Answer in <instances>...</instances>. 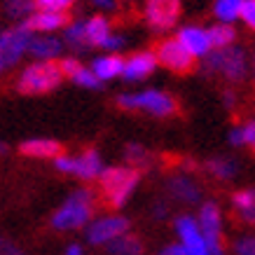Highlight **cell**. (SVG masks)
Listing matches in <instances>:
<instances>
[{"label":"cell","instance_id":"obj_14","mask_svg":"<svg viewBox=\"0 0 255 255\" xmlns=\"http://www.w3.org/2000/svg\"><path fill=\"white\" fill-rule=\"evenodd\" d=\"M176 40L180 45L185 47L187 52L194 56V59H206V56L213 52V47H211V40H209V33L206 28H201V26H194V23H187L183 26L180 31H178Z\"/></svg>","mask_w":255,"mask_h":255},{"label":"cell","instance_id":"obj_19","mask_svg":"<svg viewBox=\"0 0 255 255\" xmlns=\"http://www.w3.org/2000/svg\"><path fill=\"white\" fill-rule=\"evenodd\" d=\"M82 33H85V47L92 49V47H101V42L113 33V26H110V19L103 14H94L82 19Z\"/></svg>","mask_w":255,"mask_h":255},{"label":"cell","instance_id":"obj_6","mask_svg":"<svg viewBox=\"0 0 255 255\" xmlns=\"http://www.w3.org/2000/svg\"><path fill=\"white\" fill-rule=\"evenodd\" d=\"M54 162V169L59 173H66V176H75L80 180H96L103 171V159H101V152L96 147H87L80 155H66L61 152L59 157L52 159Z\"/></svg>","mask_w":255,"mask_h":255},{"label":"cell","instance_id":"obj_29","mask_svg":"<svg viewBox=\"0 0 255 255\" xmlns=\"http://www.w3.org/2000/svg\"><path fill=\"white\" fill-rule=\"evenodd\" d=\"M70 80L78 87H82V89H101V87H103V82H101V80L94 75V70L87 68V66H80V70Z\"/></svg>","mask_w":255,"mask_h":255},{"label":"cell","instance_id":"obj_34","mask_svg":"<svg viewBox=\"0 0 255 255\" xmlns=\"http://www.w3.org/2000/svg\"><path fill=\"white\" fill-rule=\"evenodd\" d=\"M234 251L237 255H255V237H241L234 244Z\"/></svg>","mask_w":255,"mask_h":255},{"label":"cell","instance_id":"obj_24","mask_svg":"<svg viewBox=\"0 0 255 255\" xmlns=\"http://www.w3.org/2000/svg\"><path fill=\"white\" fill-rule=\"evenodd\" d=\"M209 33V40H211V47L213 49H223V47H230V45H237V28L234 23H213L206 28Z\"/></svg>","mask_w":255,"mask_h":255},{"label":"cell","instance_id":"obj_13","mask_svg":"<svg viewBox=\"0 0 255 255\" xmlns=\"http://www.w3.org/2000/svg\"><path fill=\"white\" fill-rule=\"evenodd\" d=\"M166 192L171 199L180 201V204H199L201 201V187L194 180V176H190L187 171L180 173H171L166 178Z\"/></svg>","mask_w":255,"mask_h":255},{"label":"cell","instance_id":"obj_43","mask_svg":"<svg viewBox=\"0 0 255 255\" xmlns=\"http://www.w3.org/2000/svg\"><path fill=\"white\" fill-rule=\"evenodd\" d=\"M0 70H2V63H0Z\"/></svg>","mask_w":255,"mask_h":255},{"label":"cell","instance_id":"obj_4","mask_svg":"<svg viewBox=\"0 0 255 255\" xmlns=\"http://www.w3.org/2000/svg\"><path fill=\"white\" fill-rule=\"evenodd\" d=\"M117 106L122 110H138L152 117H173L178 113V101L162 89H140L117 96Z\"/></svg>","mask_w":255,"mask_h":255},{"label":"cell","instance_id":"obj_9","mask_svg":"<svg viewBox=\"0 0 255 255\" xmlns=\"http://www.w3.org/2000/svg\"><path fill=\"white\" fill-rule=\"evenodd\" d=\"M155 59H157V66H164L166 70L176 73V75L192 73L194 63H197V59H194L176 38L162 40V42L155 47Z\"/></svg>","mask_w":255,"mask_h":255},{"label":"cell","instance_id":"obj_36","mask_svg":"<svg viewBox=\"0 0 255 255\" xmlns=\"http://www.w3.org/2000/svg\"><path fill=\"white\" fill-rule=\"evenodd\" d=\"M0 255H23V251L19 246H14L12 241L0 239Z\"/></svg>","mask_w":255,"mask_h":255},{"label":"cell","instance_id":"obj_28","mask_svg":"<svg viewBox=\"0 0 255 255\" xmlns=\"http://www.w3.org/2000/svg\"><path fill=\"white\" fill-rule=\"evenodd\" d=\"M5 12H7L12 19L26 21V19L35 12V0H5Z\"/></svg>","mask_w":255,"mask_h":255},{"label":"cell","instance_id":"obj_7","mask_svg":"<svg viewBox=\"0 0 255 255\" xmlns=\"http://www.w3.org/2000/svg\"><path fill=\"white\" fill-rule=\"evenodd\" d=\"M127 232H131L129 218L120 216L115 211H113V213H106V216H101V218H94L92 223L85 227L87 241H89L92 246H103V248Z\"/></svg>","mask_w":255,"mask_h":255},{"label":"cell","instance_id":"obj_12","mask_svg":"<svg viewBox=\"0 0 255 255\" xmlns=\"http://www.w3.org/2000/svg\"><path fill=\"white\" fill-rule=\"evenodd\" d=\"M173 227H176V234H178V244L185 248L190 255H213L206 239H204V234H201L199 225L194 220V216H190V213L178 216L173 220Z\"/></svg>","mask_w":255,"mask_h":255},{"label":"cell","instance_id":"obj_31","mask_svg":"<svg viewBox=\"0 0 255 255\" xmlns=\"http://www.w3.org/2000/svg\"><path fill=\"white\" fill-rule=\"evenodd\" d=\"M124 47H127V38H124L122 33H115V31H113L108 38L101 42L99 49H103L106 54H117V52H120V49H124Z\"/></svg>","mask_w":255,"mask_h":255},{"label":"cell","instance_id":"obj_40","mask_svg":"<svg viewBox=\"0 0 255 255\" xmlns=\"http://www.w3.org/2000/svg\"><path fill=\"white\" fill-rule=\"evenodd\" d=\"M63 255H85V248L80 246V244H70L68 248H66V253Z\"/></svg>","mask_w":255,"mask_h":255},{"label":"cell","instance_id":"obj_32","mask_svg":"<svg viewBox=\"0 0 255 255\" xmlns=\"http://www.w3.org/2000/svg\"><path fill=\"white\" fill-rule=\"evenodd\" d=\"M239 21L246 23V28L255 31V0H244V5H241V16Z\"/></svg>","mask_w":255,"mask_h":255},{"label":"cell","instance_id":"obj_21","mask_svg":"<svg viewBox=\"0 0 255 255\" xmlns=\"http://www.w3.org/2000/svg\"><path fill=\"white\" fill-rule=\"evenodd\" d=\"M232 209L241 223L255 225V187L237 190L232 194Z\"/></svg>","mask_w":255,"mask_h":255},{"label":"cell","instance_id":"obj_17","mask_svg":"<svg viewBox=\"0 0 255 255\" xmlns=\"http://www.w3.org/2000/svg\"><path fill=\"white\" fill-rule=\"evenodd\" d=\"M63 47H66L63 40L52 38V35H35L33 33L26 54L35 56V61H56L63 54Z\"/></svg>","mask_w":255,"mask_h":255},{"label":"cell","instance_id":"obj_26","mask_svg":"<svg viewBox=\"0 0 255 255\" xmlns=\"http://www.w3.org/2000/svg\"><path fill=\"white\" fill-rule=\"evenodd\" d=\"M124 159H127V166L143 171L152 164V152L145 145H140V143H129L124 147Z\"/></svg>","mask_w":255,"mask_h":255},{"label":"cell","instance_id":"obj_5","mask_svg":"<svg viewBox=\"0 0 255 255\" xmlns=\"http://www.w3.org/2000/svg\"><path fill=\"white\" fill-rule=\"evenodd\" d=\"M61 68L56 61H33L21 70V75L16 80V89L28 96L38 94H49L61 85Z\"/></svg>","mask_w":255,"mask_h":255},{"label":"cell","instance_id":"obj_37","mask_svg":"<svg viewBox=\"0 0 255 255\" xmlns=\"http://www.w3.org/2000/svg\"><path fill=\"white\" fill-rule=\"evenodd\" d=\"M152 216H155L157 220H162V218L169 216V201H164V199L155 201V204H152Z\"/></svg>","mask_w":255,"mask_h":255},{"label":"cell","instance_id":"obj_42","mask_svg":"<svg viewBox=\"0 0 255 255\" xmlns=\"http://www.w3.org/2000/svg\"><path fill=\"white\" fill-rule=\"evenodd\" d=\"M253 78H255V56H253Z\"/></svg>","mask_w":255,"mask_h":255},{"label":"cell","instance_id":"obj_18","mask_svg":"<svg viewBox=\"0 0 255 255\" xmlns=\"http://www.w3.org/2000/svg\"><path fill=\"white\" fill-rule=\"evenodd\" d=\"M19 152L28 159H54L63 152V145L54 138H28L19 145Z\"/></svg>","mask_w":255,"mask_h":255},{"label":"cell","instance_id":"obj_35","mask_svg":"<svg viewBox=\"0 0 255 255\" xmlns=\"http://www.w3.org/2000/svg\"><path fill=\"white\" fill-rule=\"evenodd\" d=\"M96 14H110V12H117V0H92Z\"/></svg>","mask_w":255,"mask_h":255},{"label":"cell","instance_id":"obj_3","mask_svg":"<svg viewBox=\"0 0 255 255\" xmlns=\"http://www.w3.org/2000/svg\"><path fill=\"white\" fill-rule=\"evenodd\" d=\"M251 68L246 49L239 45H230L223 49H213L206 59H204V70L211 75L227 80L230 85H239L244 82Z\"/></svg>","mask_w":255,"mask_h":255},{"label":"cell","instance_id":"obj_15","mask_svg":"<svg viewBox=\"0 0 255 255\" xmlns=\"http://www.w3.org/2000/svg\"><path fill=\"white\" fill-rule=\"evenodd\" d=\"M157 68V59L155 52H136L129 59H124V68H122V78L127 82H143L147 80Z\"/></svg>","mask_w":255,"mask_h":255},{"label":"cell","instance_id":"obj_38","mask_svg":"<svg viewBox=\"0 0 255 255\" xmlns=\"http://www.w3.org/2000/svg\"><path fill=\"white\" fill-rule=\"evenodd\" d=\"M157 255H190V253H187L180 244H169V246H164Z\"/></svg>","mask_w":255,"mask_h":255},{"label":"cell","instance_id":"obj_22","mask_svg":"<svg viewBox=\"0 0 255 255\" xmlns=\"http://www.w3.org/2000/svg\"><path fill=\"white\" fill-rule=\"evenodd\" d=\"M204 171L209 173L211 178H216V180H234L237 173H239V162L232 159V157H211L209 162L204 164Z\"/></svg>","mask_w":255,"mask_h":255},{"label":"cell","instance_id":"obj_41","mask_svg":"<svg viewBox=\"0 0 255 255\" xmlns=\"http://www.w3.org/2000/svg\"><path fill=\"white\" fill-rule=\"evenodd\" d=\"M5 152H7V143H2V140H0V155H5Z\"/></svg>","mask_w":255,"mask_h":255},{"label":"cell","instance_id":"obj_11","mask_svg":"<svg viewBox=\"0 0 255 255\" xmlns=\"http://www.w3.org/2000/svg\"><path fill=\"white\" fill-rule=\"evenodd\" d=\"M183 5L180 0H145V7H143V19L145 23L157 33H166L180 19Z\"/></svg>","mask_w":255,"mask_h":255},{"label":"cell","instance_id":"obj_2","mask_svg":"<svg viewBox=\"0 0 255 255\" xmlns=\"http://www.w3.org/2000/svg\"><path fill=\"white\" fill-rule=\"evenodd\" d=\"M96 192L89 187H80L75 192L66 197L61 206L52 213V230L56 232H75L82 230L94 220V211H96Z\"/></svg>","mask_w":255,"mask_h":255},{"label":"cell","instance_id":"obj_27","mask_svg":"<svg viewBox=\"0 0 255 255\" xmlns=\"http://www.w3.org/2000/svg\"><path fill=\"white\" fill-rule=\"evenodd\" d=\"M230 143L234 147H241V145H248L255 150V117L253 120H246L244 124H237L230 129Z\"/></svg>","mask_w":255,"mask_h":255},{"label":"cell","instance_id":"obj_23","mask_svg":"<svg viewBox=\"0 0 255 255\" xmlns=\"http://www.w3.org/2000/svg\"><path fill=\"white\" fill-rule=\"evenodd\" d=\"M106 251H108L110 255H143V253H145L143 241H140L136 234H131V232L117 237L113 244H108V246H106Z\"/></svg>","mask_w":255,"mask_h":255},{"label":"cell","instance_id":"obj_33","mask_svg":"<svg viewBox=\"0 0 255 255\" xmlns=\"http://www.w3.org/2000/svg\"><path fill=\"white\" fill-rule=\"evenodd\" d=\"M80 59H75V56H63L61 61H59V68H61V75L63 78H73L75 73L80 70Z\"/></svg>","mask_w":255,"mask_h":255},{"label":"cell","instance_id":"obj_39","mask_svg":"<svg viewBox=\"0 0 255 255\" xmlns=\"http://www.w3.org/2000/svg\"><path fill=\"white\" fill-rule=\"evenodd\" d=\"M223 103L227 108H234V106H237V94H234L232 89H227V92L223 94Z\"/></svg>","mask_w":255,"mask_h":255},{"label":"cell","instance_id":"obj_25","mask_svg":"<svg viewBox=\"0 0 255 255\" xmlns=\"http://www.w3.org/2000/svg\"><path fill=\"white\" fill-rule=\"evenodd\" d=\"M244 0H213V14L218 23H234L241 16Z\"/></svg>","mask_w":255,"mask_h":255},{"label":"cell","instance_id":"obj_8","mask_svg":"<svg viewBox=\"0 0 255 255\" xmlns=\"http://www.w3.org/2000/svg\"><path fill=\"white\" fill-rule=\"evenodd\" d=\"M194 220L199 225V230H201V234H204L206 244H209L211 253L223 255L225 244H223V211H220V206L211 199L201 201Z\"/></svg>","mask_w":255,"mask_h":255},{"label":"cell","instance_id":"obj_16","mask_svg":"<svg viewBox=\"0 0 255 255\" xmlns=\"http://www.w3.org/2000/svg\"><path fill=\"white\" fill-rule=\"evenodd\" d=\"M23 23L35 35H49V33H54V31H63L70 23V16L63 14V12H42V9H35Z\"/></svg>","mask_w":255,"mask_h":255},{"label":"cell","instance_id":"obj_10","mask_svg":"<svg viewBox=\"0 0 255 255\" xmlns=\"http://www.w3.org/2000/svg\"><path fill=\"white\" fill-rule=\"evenodd\" d=\"M31 38H33V33L26 28L23 21L16 23V26H9L5 31H0V63H2V68L19 63V59L28 52Z\"/></svg>","mask_w":255,"mask_h":255},{"label":"cell","instance_id":"obj_1","mask_svg":"<svg viewBox=\"0 0 255 255\" xmlns=\"http://www.w3.org/2000/svg\"><path fill=\"white\" fill-rule=\"evenodd\" d=\"M99 183V197L103 201V206H108L110 211H120L129 201L136 187L140 183V171L133 169V166H103L101 176L96 178Z\"/></svg>","mask_w":255,"mask_h":255},{"label":"cell","instance_id":"obj_20","mask_svg":"<svg viewBox=\"0 0 255 255\" xmlns=\"http://www.w3.org/2000/svg\"><path fill=\"white\" fill-rule=\"evenodd\" d=\"M89 68L94 70V75L101 82H110V80H115V78H122L124 59L120 54H103V56H96Z\"/></svg>","mask_w":255,"mask_h":255},{"label":"cell","instance_id":"obj_30","mask_svg":"<svg viewBox=\"0 0 255 255\" xmlns=\"http://www.w3.org/2000/svg\"><path fill=\"white\" fill-rule=\"evenodd\" d=\"M75 5V0H35V9H42V12H63L68 14Z\"/></svg>","mask_w":255,"mask_h":255}]
</instances>
